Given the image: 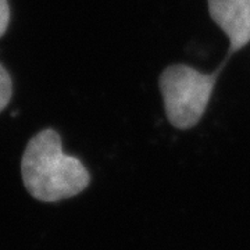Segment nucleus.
Segmentation results:
<instances>
[{
    "label": "nucleus",
    "mask_w": 250,
    "mask_h": 250,
    "mask_svg": "<svg viewBox=\"0 0 250 250\" xmlns=\"http://www.w3.org/2000/svg\"><path fill=\"white\" fill-rule=\"evenodd\" d=\"M21 174L28 192L41 202L77 196L90 182L85 166L62 152L60 135L53 129L31 138L22 154Z\"/></svg>",
    "instance_id": "1"
},
{
    "label": "nucleus",
    "mask_w": 250,
    "mask_h": 250,
    "mask_svg": "<svg viewBox=\"0 0 250 250\" xmlns=\"http://www.w3.org/2000/svg\"><path fill=\"white\" fill-rule=\"evenodd\" d=\"M218 72L203 74L185 64H174L159 78L166 116L177 129H190L200 121L213 95Z\"/></svg>",
    "instance_id": "2"
},
{
    "label": "nucleus",
    "mask_w": 250,
    "mask_h": 250,
    "mask_svg": "<svg viewBox=\"0 0 250 250\" xmlns=\"http://www.w3.org/2000/svg\"><path fill=\"white\" fill-rule=\"evenodd\" d=\"M208 13L229 38L231 52L250 42V0H207Z\"/></svg>",
    "instance_id": "3"
},
{
    "label": "nucleus",
    "mask_w": 250,
    "mask_h": 250,
    "mask_svg": "<svg viewBox=\"0 0 250 250\" xmlns=\"http://www.w3.org/2000/svg\"><path fill=\"white\" fill-rule=\"evenodd\" d=\"M11 95H13V83L10 74L0 64V111L7 107Z\"/></svg>",
    "instance_id": "4"
},
{
    "label": "nucleus",
    "mask_w": 250,
    "mask_h": 250,
    "mask_svg": "<svg viewBox=\"0 0 250 250\" xmlns=\"http://www.w3.org/2000/svg\"><path fill=\"white\" fill-rule=\"evenodd\" d=\"M10 24V7L7 0H0V38L6 34Z\"/></svg>",
    "instance_id": "5"
}]
</instances>
